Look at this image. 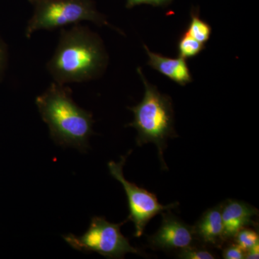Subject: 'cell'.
I'll use <instances>...</instances> for the list:
<instances>
[{
  "label": "cell",
  "instance_id": "6da1fadb",
  "mask_svg": "<svg viewBox=\"0 0 259 259\" xmlns=\"http://www.w3.org/2000/svg\"><path fill=\"white\" fill-rule=\"evenodd\" d=\"M108 64V55L101 37L79 24L62 29L47 70L60 84L81 83L102 76Z\"/></svg>",
  "mask_w": 259,
  "mask_h": 259
},
{
  "label": "cell",
  "instance_id": "7a4b0ae2",
  "mask_svg": "<svg viewBox=\"0 0 259 259\" xmlns=\"http://www.w3.org/2000/svg\"><path fill=\"white\" fill-rule=\"evenodd\" d=\"M35 104L54 142L87 151L95 121L90 112L75 103L68 87L54 81L37 97Z\"/></svg>",
  "mask_w": 259,
  "mask_h": 259
},
{
  "label": "cell",
  "instance_id": "3957f363",
  "mask_svg": "<svg viewBox=\"0 0 259 259\" xmlns=\"http://www.w3.org/2000/svg\"><path fill=\"white\" fill-rule=\"evenodd\" d=\"M137 72L144 82V96L137 105L129 107L134 113V120L127 126L137 131L138 146H142L148 143L156 145L162 166L167 169L163 159V151L166 148L168 139L176 136L171 100L148 82L141 68H138Z\"/></svg>",
  "mask_w": 259,
  "mask_h": 259
},
{
  "label": "cell",
  "instance_id": "277c9868",
  "mask_svg": "<svg viewBox=\"0 0 259 259\" xmlns=\"http://www.w3.org/2000/svg\"><path fill=\"white\" fill-rule=\"evenodd\" d=\"M33 14L25 29L30 37L38 30H53L68 25L90 21L99 26L113 28L106 18L97 10L93 0H28Z\"/></svg>",
  "mask_w": 259,
  "mask_h": 259
},
{
  "label": "cell",
  "instance_id": "5b68a950",
  "mask_svg": "<svg viewBox=\"0 0 259 259\" xmlns=\"http://www.w3.org/2000/svg\"><path fill=\"white\" fill-rule=\"evenodd\" d=\"M124 222L114 224L102 217H93L88 231L81 236L72 233L63 236L65 241L75 250L97 252L104 256L122 258L127 253H139V250L130 244L122 234L120 228Z\"/></svg>",
  "mask_w": 259,
  "mask_h": 259
},
{
  "label": "cell",
  "instance_id": "8992f818",
  "mask_svg": "<svg viewBox=\"0 0 259 259\" xmlns=\"http://www.w3.org/2000/svg\"><path fill=\"white\" fill-rule=\"evenodd\" d=\"M130 153L131 152L125 156H122L119 163H115V161L109 162L108 168L112 177L119 181L123 187L128 202V220L134 223L136 229L134 236L141 237L144 233L146 225L153 218L164 211L175 208L178 203L175 202L163 205L158 202L157 197L154 194L141 188L126 180L122 170L126 158Z\"/></svg>",
  "mask_w": 259,
  "mask_h": 259
},
{
  "label": "cell",
  "instance_id": "52a82bcc",
  "mask_svg": "<svg viewBox=\"0 0 259 259\" xmlns=\"http://www.w3.org/2000/svg\"><path fill=\"white\" fill-rule=\"evenodd\" d=\"M192 227L182 222L171 212L163 214L161 226L150 237V244L157 249L170 250L192 246L194 241Z\"/></svg>",
  "mask_w": 259,
  "mask_h": 259
},
{
  "label": "cell",
  "instance_id": "ba28073f",
  "mask_svg": "<svg viewBox=\"0 0 259 259\" xmlns=\"http://www.w3.org/2000/svg\"><path fill=\"white\" fill-rule=\"evenodd\" d=\"M258 209L243 201L228 200L222 206L223 234L225 240L234 238L240 230L254 226L253 218Z\"/></svg>",
  "mask_w": 259,
  "mask_h": 259
},
{
  "label": "cell",
  "instance_id": "9c48e42d",
  "mask_svg": "<svg viewBox=\"0 0 259 259\" xmlns=\"http://www.w3.org/2000/svg\"><path fill=\"white\" fill-rule=\"evenodd\" d=\"M144 47L148 56V64L152 69L181 86L192 82V74L186 59L180 56L177 59L166 57L152 52L146 46Z\"/></svg>",
  "mask_w": 259,
  "mask_h": 259
},
{
  "label": "cell",
  "instance_id": "30bf717a",
  "mask_svg": "<svg viewBox=\"0 0 259 259\" xmlns=\"http://www.w3.org/2000/svg\"><path fill=\"white\" fill-rule=\"evenodd\" d=\"M222 206L223 204H219L207 209L193 227L194 234L204 243L217 246L225 241Z\"/></svg>",
  "mask_w": 259,
  "mask_h": 259
},
{
  "label": "cell",
  "instance_id": "8fae6325",
  "mask_svg": "<svg viewBox=\"0 0 259 259\" xmlns=\"http://www.w3.org/2000/svg\"><path fill=\"white\" fill-rule=\"evenodd\" d=\"M202 44H205L210 37L212 28L208 23L200 18L198 13L192 11L188 28L185 31Z\"/></svg>",
  "mask_w": 259,
  "mask_h": 259
},
{
  "label": "cell",
  "instance_id": "7c38bea8",
  "mask_svg": "<svg viewBox=\"0 0 259 259\" xmlns=\"http://www.w3.org/2000/svg\"><path fill=\"white\" fill-rule=\"evenodd\" d=\"M205 49L204 44H201L190 36L187 32H184L178 42L179 56L187 59L198 55Z\"/></svg>",
  "mask_w": 259,
  "mask_h": 259
},
{
  "label": "cell",
  "instance_id": "4fadbf2b",
  "mask_svg": "<svg viewBox=\"0 0 259 259\" xmlns=\"http://www.w3.org/2000/svg\"><path fill=\"white\" fill-rule=\"evenodd\" d=\"M234 238H236L237 244L245 252L250 249L259 241L258 233L249 228H242L237 233Z\"/></svg>",
  "mask_w": 259,
  "mask_h": 259
},
{
  "label": "cell",
  "instance_id": "5bb4252c",
  "mask_svg": "<svg viewBox=\"0 0 259 259\" xmlns=\"http://www.w3.org/2000/svg\"><path fill=\"white\" fill-rule=\"evenodd\" d=\"M179 258L183 259H214L215 256L208 250L190 246L180 250Z\"/></svg>",
  "mask_w": 259,
  "mask_h": 259
},
{
  "label": "cell",
  "instance_id": "9a60e30c",
  "mask_svg": "<svg viewBox=\"0 0 259 259\" xmlns=\"http://www.w3.org/2000/svg\"><path fill=\"white\" fill-rule=\"evenodd\" d=\"M245 252L238 244H233L223 250V256L226 259L245 258Z\"/></svg>",
  "mask_w": 259,
  "mask_h": 259
},
{
  "label": "cell",
  "instance_id": "2e32d148",
  "mask_svg": "<svg viewBox=\"0 0 259 259\" xmlns=\"http://www.w3.org/2000/svg\"><path fill=\"white\" fill-rule=\"evenodd\" d=\"M173 0H127L126 7L132 8L136 5L148 4L153 6H166L171 3Z\"/></svg>",
  "mask_w": 259,
  "mask_h": 259
},
{
  "label": "cell",
  "instance_id": "e0dca14e",
  "mask_svg": "<svg viewBox=\"0 0 259 259\" xmlns=\"http://www.w3.org/2000/svg\"><path fill=\"white\" fill-rule=\"evenodd\" d=\"M259 245L258 243L252 247L250 249L245 252V258L258 259L259 258Z\"/></svg>",
  "mask_w": 259,
  "mask_h": 259
},
{
  "label": "cell",
  "instance_id": "ac0fdd59",
  "mask_svg": "<svg viewBox=\"0 0 259 259\" xmlns=\"http://www.w3.org/2000/svg\"><path fill=\"white\" fill-rule=\"evenodd\" d=\"M4 50H3V47H2L1 46H0V70H1L2 67H3V63H4Z\"/></svg>",
  "mask_w": 259,
  "mask_h": 259
}]
</instances>
